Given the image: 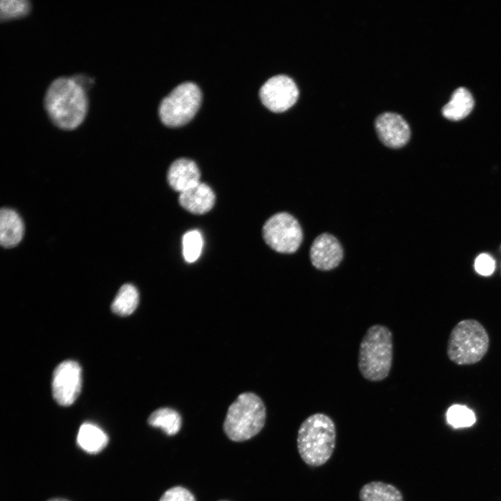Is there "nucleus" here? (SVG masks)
<instances>
[{"label": "nucleus", "mask_w": 501, "mask_h": 501, "mask_svg": "<svg viewBox=\"0 0 501 501\" xmlns=\"http://www.w3.org/2000/svg\"><path fill=\"white\" fill-rule=\"evenodd\" d=\"M45 106L56 126L74 129L82 122L87 112L86 91L72 77H59L48 87Z\"/></svg>", "instance_id": "obj_1"}, {"label": "nucleus", "mask_w": 501, "mask_h": 501, "mask_svg": "<svg viewBox=\"0 0 501 501\" xmlns=\"http://www.w3.org/2000/svg\"><path fill=\"white\" fill-rule=\"evenodd\" d=\"M296 444L303 462L310 467L324 465L332 456L336 444V428L326 414L316 413L299 427Z\"/></svg>", "instance_id": "obj_2"}, {"label": "nucleus", "mask_w": 501, "mask_h": 501, "mask_svg": "<svg viewBox=\"0 0 501 501\" xmlns=\"http://www.w3.org/2000/svg\"><path fill=\"white\" fill-rule=\"evenodd\" d=\"M393 358L392 334L385 326H370L359 347L358 366L361 375L370 381L385 379L391 369Z\"/></svg>", "instance_id": "obj_3"}, {"label": "nucleus", "mask_w": 501, "mask_h": 501, "mask_svg": "<svg viewBox=\"0 0 501 501\" xmlns=\"http://www.w3.org/2000/svg\"><path fill=\"white\" fill-rule=\"evenodd\" d=\"M266 420V408L255 394L244 392L229 406L223 431L232 441L242 442L257 434Z\"/></svg>", "instance_id": "obj_4"}, {"label": "nucleus", "mask_w": 501, "mask_h": 501, "mask_svg": "<svg viewBox=\"0 0 501 501\" xmlns=\"http://www.w3.org/2000/svg\"><path fill=\"white\" fill-rule=\"evenodd\" d=\"M488 347L489 337L483 325L475 319H464L452 330L447 354L456 365H473L484 358Z\"/></svg>", "instance_id": "obj_5"}, {"label": "nucleus", "mask_w": 501, "mask_h": 501, "mask_svg": "<svg viewBox=\"0 0 501 501\" xmlns=\"http://www.w3.org/2000/svg\"><path fill=\"white\" fill-rule=\"evenodd\" d=\"M200 102L199 87L193 82L182 83L161 102L159 108L160 118L168 126L182 125L194 116Z\"/></svg>", "instance_id": "obj_6"}, {"label": "nucleus", "mask_w": 501, "mask_h": 501, "mask_svg": "<svg viewBox=\"0 0 501 501\" xmlns=\"http://www.w3.org/2000/svg\"><path fill=\"white\" fill-rule=\"evenodd\" d=\"M262 234L267 245L280 253L296 252L303 241V231L299 221L287 212L271 216L263 226Z\"/></svg>", "instance_id": "obj_7"}, {"label": "nucleus", "mask_w": 501, "mask_h": 501, "mask_svg": "<svg viewBox=\"0 0 501 501\" xmlns=\"http://www.w3.org/2000/svg\"><path fill=\"white\" fill-rule=\"evenodd\" d=\"M82 383L81 368L74 360H65L54 369L52 376V395L60 405L67 406L78 397Z\"/></svg>", "instance_id": "obj_8"}, {"label": "nucleus", "mask_w": 501, "mask_h": 501, "mask_svg": "<svg viewBox=\"0 0 501 501\" xmlns=\"http://www.w3.org/2000/svg\"><path fill=\"white\" fill-rule=\"evenodd\" d=\"M299 95V88L294 81L285 74L269 78L260 90L262 102L274 112H283L292 107Z\"/></svg>", "instance_id": "obj_9"}, {"label": "nucleus", "mask_w": 501, "mask_h": 501, "mask_svg": "<svg viewBox=\"0 0 501 501\" xmlns=\"http://www.w3.org/2000/svg\"><path fill=\"white\" fill-rule=\"evenodd\" d=\"M374 125L379 138L388 148H400L410 139V127L403 117L397 113L386 112L379 115Z\"/></svg>", "instance_id": "obj_10"}, {"label": "nucleus", "mask_w": 501, "mask_h": 501, "mask_svg": "<svg viewBox=\"0 0 501 501\" xmlns=\"http://www.w3.org/2000/svg\"><path fill=\"white\" fill-rule=\"evenodd\" d=\"M343 255V248L338 239L328 233L317 236L310 250L312 264L321 271H330L337 267Z\"/></svg>", "instance_id": "obj_11"}, {"label": "nucleus", "mask_w": 501, "mask_h": 501, "mask_svg": "<svg viewBox=\"0 0 501 501\" xmlns=\"http://www.w3.org/2000/svg\"><path fill=\"white\" fill-rule=\"evenodd\" d=\"M200 177V172L197 164L186 158H180L174 161L167 174L168 184L180 193L199 183Z\"/></svg>", "instance_id": "obj_12"}, {"label": "nucleus", "mask_w": 501, "mask_h": 501, "mask_svg": "<svg viewBox=\"0 0 501 501\" xmlns=\"http://www.w3.org/2000/svg\"><path fill=\"white\" fill-rule=\"evenodd\" d=\"M215 194L205 183L199 182L191 189L182 192L179 203L186 211L200 215L212 209L215 203Z\"/></svg>", "instance_id": "obj_13"}, {"label": "nucleus", "mask_w": 501, "mask_h": 501, "mask_svg": "<svg viewBox=\"0 0 501 501\" xmlns=\"http://www.w3.org/2000/svg\"><path fill=\"white\" fill-rule=\"evenodd\" d=\"M24 223L13 209L2 208L0 212V243L4 248H13L21 241Z\"/></svg>", "instance_id": "obj_14"}, {"label": "nucleus", "mask_w": 501, "mask_h": 501, "mask_svg": "<svg viewBox=\"0 0 501 501\" xmlns=\"http://www.w3.org/2000/svg\"><path fill=\"white\" fill-rule=\"evenodd\" d=\"M474 107V99L470 91L463 88H457L450 102L442 110L443 116L450 120L457 121L466 117Z\"/></svg>", "instance_id": "obj_15"}, {"label": "nucleus", "mask_w": 501, "mask_h": 501, "mask_svg": "<svg viewBox=\"0 0 501 501\" xmlns=\"http://www.w3.org/2000/svg\"><path fill=\"white\" fill-rule=\"evenodd\" d=\"M360 501H404L401 492L394 485L381 481L364 484L359 491Z\"/></svg>", "instance_id": "obj_16"}, {"label": "nucleus", "mask_w": 501, "mask_h": 501, "mask_svg": "<svg viewBox=\"0 0 501 501\" xmlns=\"http://www.w3.org/2000/svg\"><path fill=\"white\" fill-rule=\"evenodd\" d=\"M77 441L78 445L89 454H97L106 446L107 435L97 425L86 422L79 428Z\"/></svg>", "instance_id": "obj_17"}, {"label": "nucleus", "mask_w": 501, "mask_h": 501, "mask_svg": "<svg viewBox=\"0 0 501 501\" xmlns=\"http://www.w3.org/2000/svg\"><path fill=\"white\" fill-rule=\"evenodd\" d=\"M148 424L162 429L167 435L177 434L181 428L182 418L180 413L170 408H160L152 412L148 419Z\"/></svg>", "instance_id": "obj_18"}, {"label": "nucleus", "mask_w": 501, "mask_h": 501, "mask_svg": "<svg viewBox=\"0 0 501 501\" xmlns=\"http://www.w3.org/2000/svg\"><path fill=\"white\" fill-rule=\"evenodd\" d=\"M138 301L137 289L133 285L127 283L118 290L111 304V310L118 315L127 316L136 310Z\"/></svg>", "instance_id": "obj_19"}, {"label": "nucleus", "mask_w": 501, "mask_h": 501, "mask_svg": "<svg viewBox=\"0 0 501 501\" xmlns=\"http://www.w3.org/2000/svg\"><path fill=\"white\" fill-rule=\"evenodd\" d=\"M203 246L201 233L197 230L186 232L182 237V253L187 262H193L200 255Z\"/></svg>", "instance_id": "obj_20"}, {"label": "nucleus", "mask_w": 501, "mask_h": 501, "mask_svg": "<svg viewBox=\"0 0 501 501\" xmlns=\"http://www.w3.org/2000/svg\"><path fill=\"white\" fill-rule=\"evenodd\" d=\"M446 417L448 423L454 428L470 427L476 420L473 411L460 404L451 406L447 411Z\"/></svg>", "instance_id": "obj_21"}, {"label": "nucleus", "mask_w": 501, "mask_h": 501, "mask_svg": "<svg viewBox=\"0 0 501 501\" xmlns=\"http://www.w3.org/2000/svg\"><path fill=\"white\" fill-rule=\"evenodd\" d=\"M30 4L26 0H2L0 2V17L8 19L25 15Z\"/></svg>", "instance_id": "obj_22"}, {"label": "nucleus", "mask_w": 501, "mask_h": 501, "mask_svg": "<svg viewBox=\"0 0 501 501\" xmlns=\"http://www.w3.org/2000/svg\"><path fill=\"white\" fill-rule=\"evenodd\" d=\"M159 501H196V499L190 491L177 486L166 491Z\"/></svg>", "instance_id": "obj_23"}, {"label": "nucleus", "mask_w": 501, "mask_h": 501, "mask_svg": "<svg viewBox=\"0 0 501 501\" xmlns=\"http://www.w3.org/2000/svg\"><path fill=\"white\" fill-rule=\"evenodd\" d=\"M495 268V261L489 255L481 254L475 260V269L480 275L490 276L493 273Z\"/></svg>", "instance_id": "obj_24"}, {"label": "nucleus", "mask_w": 501, "mask_h": 501, "mask_svg": "<svg viewBox=\"0 0 501 501\" xmlns=\"http://www.w3.org/2000/svg\"><path fill=\"white\" fill-rule=\"evenodd\" d=\"M84 90L89 88L93 84V80L84 75H77L72 77Z\"/></svg>", "instance_id": "obj_25"}, {"label": "nucleus", "mask_w": 501, "mask_h": 501, "mask_svg": "<svg viewBox=\"0 0 501 501\" xmlns=\"http://www.w3.org/2000/svg\"><path fill=\"white\" fill-rule=\"evenodd\" d=\"M47 501H69V500L63 499V498H52Z\"/></svg>", "instance_id": "obj_26"}, {"label": "nucleus", "mask_w": 501, "mask_h": 501, "mask_svg": "<svg viewBox=\"0 0 501 501\" xmlns=\"http://www.w3.org/2000/svg\"><path fill=\"white\" fill-rule=\"evenodd\" d=\"M221 501H225V500H221Z\"/></svg>", "instance_id": "obj_27"}]
</instances>
